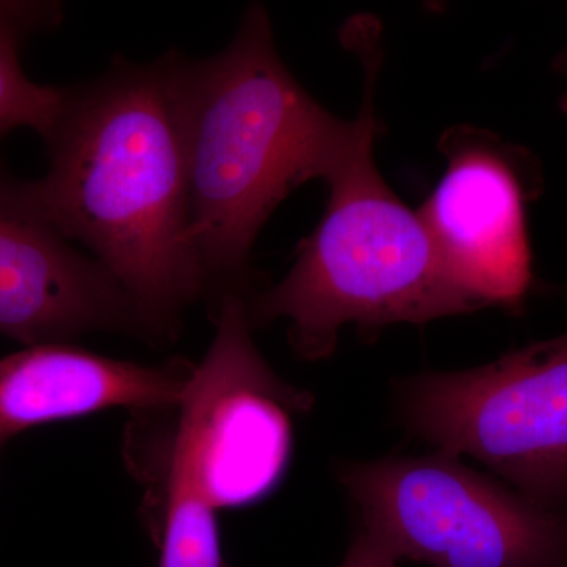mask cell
Segmentation results:
<instances>
[{"mask_svg": "<svg viewBox=\"0 0 567 567\" xmlns=\"http://www.w3.org/2000/svg\"><path fill=\"white\" fill-rule=\"evenodd\" d=\"M395 391L417 439L477 458L537 505L567 511V331L481 368L410 377Z\"/></svg>", "mask_w": 567, "mask_h": 567, "instance_id": "obj_5", "label": "cell"}, {"mask_svg": "<svg viewBox=\"0 0 567 567\" xmlns=\"http://www.w3.org/2000/svg\"><path fill=\"white\" fill-rule=\"evenodd\" d=\"M358 527L398 561L435 567H567V511L436 451L342 465Z\"/></svg>", "mask_w": 567, "mask_h": 567, "instance_id": "obj_4", "label": "cell"}, {"mask_svg": "<svg viewBox=\"0 0 567 567\" xmlns=\"http://www.w3.org/2000/svg\"><path fill=\"white\" fill-rule=\"evenodd\" d=\"M181 137L189 237L208 295H251L257 235L305 183L327 181L360 134L305 91L276 50L267 10L252 3L212 58H159Z\"/></svg>", "mask_w": 567, "mask_h": 567, "instance_id": "obj_2", "label": "cell"}, {"mask_svg": "<svg viewBox=\"0 0 567 567\" xmlns=\"http://www.w3.org/2000/svg\"><path fill=\"white\" fill-rule=\"evenodd\" d=\"M447 167L420 208L447 274L477 306L520 312L535 286L527 207L543 194L536 156L461 125L439 142Z\"/></svg>", "mask_w": 567, "mask_h": 567, "instance_id": "obj_7", "label": "cell"}, {"mask_svg": "<svg viewBox=\"0 0 567 567\" xmlns=\"http://www.w3.org/2000/svg\"><path fill=\"white\" fill-rule=\"evenodd\" d=\"M43 141L47 174L22 181L29 203L117 281L152 342H173L208 284L189 237L181 137L159 58L115 55L95 80L63 87Z\"/></svg>", "mask_w": 567, "mask_h": 567, "instance_id": "obj_1", "label": "cell"}, {"mask_svg": "<svg viewBox=\"0 0 567 567\" xmlns=\"http://www.w3.org/2000/svg\"><path fill=\"white\" fill-rule=\"evenodd\" d=\"M89 333L145 339L132 298L74 248L0 169V336L25 347L69 344Z\"/></svg>", "mask_w": 567, "mask_h": 567, "instance_id": "obj_8", "label": "cell"}, {"mask_svg": "<svg viewBox=\"0 0 567 567\" xmlns=\"http://www.w3.org/2000/svg\"><path fill=\"white\" fill-rule=\"evenodd\" d=\"M58 2L0 0V141L14 130L31 128L47 136L58 117L63 87L37 84L21 65L22 44L61 24Z\"/></svg>", "mask_w": 567, "mask_h": 567, "instance_id": "obj_10", "label": "cell"}, {"mask_svg": "<svg viewBox=\"0 0 567 567\" xmlns=\"http://www.w3.org/2000/svg\"><path fill=\"white\" fill-rule=\"evenodd\" d=\"M210 349L175 410L169 461L216 509L257 502L279 483L292 450V417L312 398L282 382L257 350L246 297L216 306Z\"/></svg>", "mask_w": 567, "mask_h": 567, "instance_id": "obj_6", "label": "cell"}, {"mask_svg": "<svg viewBox=\"0 0 567 567\" xmlns=\"http://www.w3.org/2000/svg\"><path fill=\"white\" fill-rule=\"evenodd\" d=\"M159 525V567H229L224 559L216 507L182 466L167 461Z\"/></svg>", "mask_w": 567, "mask_h": 567, "instance_id": "obj_11", "label": "cell"}, {"mask_svg": "<svg viewBox=\"0 0 567 567\" xmlns=\"http://www.w3.org/2000/svg\"><path fill=\"white\" fill-rule=\"evenodd\" d=\"M196 365L141 364L70 344L25 347L0 360V440L115 409H173Z\"/></svg>", "mask_w": 567, "mask_h": 567, "instance_id": "obj_9", "label": "cell"}, {"mask_svg": "<svg viewBox=\"0 0 567 567\" xmlns=\"http://www.w3.org/2000/svg\"><path fill=\"white\" fill-rule=\"evenodd\" d=\"M399 561L388 555L374 540L363 533L354 532L341 567H398Z\"/></svg>", "mask_w": 567, "mask_h": 567, "instance_id": "obj_12", "label": "cell"}, {"mask_svg": "<svg viewBox=\"0 0 567 567\" xmlns=\"http://www.w3.org/2000/svg\"><path fill=\"white\" fill-rule=\"evenodd\" d=\"M555 71L561 76H565L567 80V50L563 51L561 54L555 59ZM559 110L567 114V92L561 96V102H559Z\"/></svg>", "mask_w": 567, "mask_h": 567, "instance_id": "obj_13", "label": "cell"}, {"mask_svg": "<svg viewBox=\"0 0 567 567\" xmlns=\"http://www.w3.org/2000/svg\"><path fill=\"white\" fill-rule=\"evenodd\" d=\"M3 443H6V442H2V440H0V447H2Z\"/></svg>", "mask_w": 567, "mask_h": 567, "instance_id": "obj_14", "label": "cell"}, {"mask_svg": "<svg viewBox=\"0 0 567 567\" xmlns=\"http://www.w3.org/2000/svg\"><path fill=\"white\" fill-rule=\"evenodd\" d=\"M353 51L365 76L358 140L324 181L327 208L298 245L289 274L246 298L252 328L289 320L290 344L308 361L330 357L347 324L372 333L388 324H425L477 311L447 274L420 213L410 210L377 169L374 92L382 48L364 41Z\"/></svg>", "mask_w": 567, "mask_h": 567, "instance_id": "obj_3", "label": "cell"}]
</instances>
